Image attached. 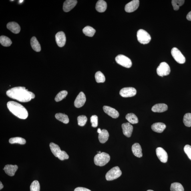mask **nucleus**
<instances>
[{
  "instance_id": "nucleus-1",
  "label": "nucleus",
  "mask_w": 191,
  "mask_h": 191,
  "mask_svg": "<svg viewBox=\"0 0 191 191\" xmlns=\"http://www.w3.org/2000/svg\"><path fill=\"white\" fill-rule=\"evenodd\" d=\"M8 96L22 102H28L35 98L34 93L24 87H17L9 89L7 92Z\"/></svg>"
},
{
  "instance_id": "nucleus-2",
  "label": "nucleus",
  "mask_w": 191,
  "mask_h": 191,
  "mask_svg": "<svg viewBox=\"0 0 191 191\" xmlns=\"http://www.w3.org/2000/svg\"><path fill=\"white\" fill-rule=\"evenodd\" d=\"M10 111L20 119H25L28 117V113L23 105L13 101H9L7 104Z\"/></svg>"
},
{
  "instance_id": "nucleus-3",
  "label": "nucleus",
  "mask_w": 191,
  "mask_h": 191,
  "mask_svg": "<svg viewBox=\"0 0 191 191\" xmlns=\"http://www.w3.org/2000/svg\"><path fill=\"white\" fill-rule=\"evenodd\" d=\"M50 150L54 156L58 158L61 160H64L65 159H68L69 156L66 152L64 151H62L60 147L55 143L51 142L50 144Z\"/></svg>"
},
{
  "instance_id": "nucleus-4",
  "label": "nucleus",
  "mask_w": 191,
  "mask_h": 191,
  "mask_svg": "<svg viewBox=\"0 0 191 191\" xmlns=\"http://www.w3.org/2000/svg\"><path fill=\"white\" fill-rule=\"evenodd\" d=\"M110 160V156L107 153L102 152L96 155L94 158V162L96 165L103 166L107 164Z\"/></svg>"
},
{
  "instance_id": "nucleus-5",
  "label": "nucleus",
  "mask_w": 191,
  "mask_h": 191,
  "mask_svg": "<svg viewBox=\"0 0 191 191\" xmlns=\"http://www.w3.org/2000/svg\"><path fill=\"white\" fill-rule=\"evenodd\" d=\"M137 35L138 41L142 44H147L151 41V38L150 35L144 30L139 29L137 31Z\"/></svg>"
},
{
  "instance_id": "nucleus-6",
  "label": "nucleus",
  "mask_w": 191,
  "mask_h": 191,
  "mask_svg": "<svg viewBox=\"0 0 191 191\" xmlns=\"http://www.w3.org/2000/svg\"><path fill=\"white\" fill-rule=\"evenodd\" d=\"M121 174L122 172L120 168L118 166H115L107 172L105 175V178L107 180H112L119 177Z\"/></svg>"
},
{
  "instance_id": "nucleus-7",
  "label": "nucleus",
  "mask_w": 191,
  "mask_h": 191,
  "mask_svg": "<svg viewBox=\"0 0 191 191\" xmlns=\"http://www.w3.org/2000/svg\"><path fill=\"white\" fill-rule=\"evenodd\" d=\"M115 61L122 66L130 68L132 65V62L128 57L122 55H119L115 58Z\"/></svg>"
},
{
  "instance_id": "nucleus-8",
  "label": "nucleus",
  "mask_w": 191,
  "mask_h": 191,
  "mask_svg": "<svg viewBox=\"0 0 191 191\" xmlns=\"http://www.w3.org/2000/svg\"><path fill=\"white\" fill-rule=\"evenodd\" d=\"M157 74L159 76L163 77L170 74L171 70L170 66L165 62L161 63L156 69Z\"/></svg>"
},
{
  "instance_id": "nucleus-9",
  "label": "nucleus",
  "mask_w": 191,
  "mask_h": 191,
  "mask_svg": "<svg viewBox=\"0 0 191 191\" xmlns=\"http://www.w3.org/2000/svg\"><path fill=\"white\" fill-rule=\"evenodd\" d=\"M172 56L177 62L180 64H183L186 62V58L179 50L174 47L171 51Z\"/></svg>"
},
{
  "instance_id": "nucleus-10",
  "label": "nucleus",
  "mask_w": 191,
  "mask_h": 191,
  "mask_svg": "<svg viewBox=\"0 0 191 191\" xmlns=\"http://www.w3.org/2000/svg\"><path fill=\"white\" fill-rule=\"evenodd\" d=\"M136 89L132 87H124L121 89L120 94L123 97H132L136 94Z\"/></svg>"
},
{
  "instance_id": "nucleus-11",
  "label": "nucleus",
  "mask_w": 191,
  "mask_h": 191,
  "mask_svg": "<svg viewBox=\"0 0 191 191\" xmlns=\"http://www.w3.org/2000/svg\"><path fill=\"white\" fill-rule=\"evenodd\" d=\"M140 1L139 0H134L125 5V9L127 13H132L136 11L139 6Z\"/></svg>"
},
{
  "instance_id": "nucleus-12",
  "label": "nucleus",
  "mask_w": 191,
  "mask_h": 191,
  "mask_svg": "<svg viewBox=\"0 0 191 191\" xmlns=\"http://www.w3.org/2000/svg\"><path fill=\"white\" fill-rule=\"evenodd\" d=\"M86 101V96L83 92H80L75 99L74 106L77 108H80L84 105Z\"/></svg>"
},
{
  "instance_id": "nucleus-13",
  "label": "nucleus",
  "mask_w": 191,
  "mask_h": 191,
  "mask_svg": "<svg viewBox=\"0 0 191 191\" xmlns=\"http://www.w3.org/2000/svg\"><path fill=\"white\" fill-rule=\"evenodd\" d=\"M156 154L158 158L162 162L166 163L168 159V155L166 151L161 147H158L156 150Z\"/></svg>"
},
{
  "instance_id": "nucleus-14",
  "label": "nucleus",
  "mask_w": 191,
  "mask_h": 191,
  "mask_svg": "<svg viewBox=\"0 0 191 191\" xmlns=\"http://www.w3.org/2000/svg\"><path fill=\"white\" fill-rule=\"evenodd\" d=\"M56 41L57 44L59 47L64 46L66 42V37L63 32H59L55 35Z\"/></svg>"
},
{
  "instance_id": "nucleus-15",
  "label": "nucleus",
  "mask_w": 191,
  "mask_h": 191,
  "mask_svg": "<svg viewBox=\"0 0 191 191\" xmlns=\"http://www.w3.org/2000/svg\"><path fill=\"white\" fill-rule=\"evenodd\" d=\"M103 109L105 113L113 118L116 119L119 117V114L118 111L112 107L104 106L103 107Z\"/></svg>"
},
{
  "instance_id": "nucleus-16",
  "label": "nucleus",
  "mask_w": 191,
  "mask_h": 191,
  "mask_svg": "<svg viewBox=\"0 0 191 191\" xmlns=\"http://www.w3.org/2000/svg\"><path fill=\"white\" fill-rule=\"evenodd\" d=\"M77 3L76 0H67L63 3V10L65 12H68L72 9Z\"/></svg>"
},
{
  "instance_id": "nucleus-17",
  "label": "nucleus",
  "mask_w": 191,
  "mask_h": 191,
  "mask_svg": "<svg viewBox=\"0 0 191 191\" xmlns=\"http://www.w3.org/2000/svg\"><path fill=\"white\" fill-rule=\"evenodd\" d=\"M123 134L127 137H130L132 135L133 127L129 123H124L122 125Z\"/></svg>"
},
{
  "instance_id": "nucleus-18",
  "label": "nucleus",
  "mask_w": 191,
  "mask_h": 191,
  "mask_svg": "<svg viewBox=\"0 0 191 191\" xmlns=\"http://www.w3.org/2000/svg\"><path fill=\"white\" fill-rule=\"evenodd\" d=\"M18 168V167L17 165H5L3 170H5L6 174L10 176H14L15 172Z\"/></svg>"
},
{
  "instance_id": "nucleus-19",
  "label": "nucleus",
  "mask_w": 191,
  "mask_h": 191,
  "mask_svg": "<svg viewBox=\"0 0 191 191\" xmlns=\"http://www.w3.org/2000/svg\"><path fill=\"white\" fill-rule=\"evenodd\" d=\"M7 28L14 33H19L21 30L20 27L17 23L15 22H11L7 24Z\"/></svg>"
},
{
  "instance_id": "nucleus-20",
  "label": "nucleus",
  "mask_w": 191,
  "mask_h": 191,
  "mask_svg": "<svg viewBox=\"0 0 191 191\" xmlns=\"http://www.w3.org/2000/svg\"><path fill=\"white\" fill-rule=\"evenodd\" d=\"M168 106L164 103H159L155 105L152 107V110L153 112L162 113L168 110Z\"/></svg>"
},
{
  "instance_id": "nucleus-21",
  "label": "nucleus",
  "mask_w": 191,
  "mask_h": 191,
  "mask_svg": "<svg viewBox=\"0 0 191 191\" xmlns=\"http://www.w3.org/2000/svg\"><path fill=\"white\" fill-rule=\"evenodd\" d=\"M132 150L133 154L135 156L139 158L142 156V149L139 143H135L132 145Z\"/></svg>"
},
{
  "instance_id": "nucleus-22",
  "label": "nucleus",
  "mask_w": 191,
  "mask_h": 191,
  "mask_svg": "<svg viewBox=\"0 0 191 191\" xmlns=\"http://www.w3.org/2000/svg\"><path fill=\"white\" fill-rule=\"evenodd\" d=\"M151 128L154 132L161 133L162 132L166 129V125L162 123H155L152 125Z\"/></svg>"
},
{
  "instance_id": "nucleus-23",
  "label": "nucleus",
  "mask_w": 191,
  "mask_h": 191,
  "mask_svg": "<svg viewBox=\"0 0 191 191\" xmlns=\"http://www.w3.org/2000/svg\"><path fill=\"white\" fill-rule=\"evenodd\" d=\"M107 8V4L105 1L99 0L98 1L96 5V9L99 13H103L106 11Z\"/></svg>"
},
{
  "instance_id": "nucleus-24",
  "label": "nucleus",
  "mask_w": 191,
  "mask_h": 191,
  "mask_svg": "<svg viewBox=\"0 0 191 191\" xmlns=\"http://www.w3.org/2000/svg\"><path fill=\"white\" fill-rule=\"evenodd\" d=\"M31 44L32 48L35 51L38 52L41 51V45L35 37H32L31 40Z\"/></svg>"
},
{
  "instance_id": "nucleus-25",
  "label": "nucleus",
  "mask_w": 191,
  "mask_h": 191,
  "mask_svg": "<svg viewBox=\"0 0 191 191\" xmlns=\"http://www.w3.org/2000/svg\"><path fill=\"white\" fill-rule=\"evenodd\" d=\"M109 137L108 131L105 129H103L102 132L99 135V139L100 143H104L108 141Z\"/></svg>"
},
{
  "instance_id": "nucleus-26",
  "label": "nucleus",
  "mask_w": 191,
  "mask_h": 191,
  "mask_svg": "<svg viewBox=\"0 0 191 191\" xmlns=\"http://www.w3.org/2000/svg\"><path fill=\"white\" fill-rule=\"evenodd\" d=\"M55 118L61 122L67 124L69 122V119L68 116L67 115L61 113H57L55 115Z\"/></svg>"
},
{
  "instance_id": "nucleus-27",
  "label": "nucleus",
  "mask_w": 191,
  "mask_h": 191,
  "mask_svg": "<svg viewBox=\"0 0 191 191\" xmlns=\"http://www.w3.org/2000/svg\"><path fill=\"white\" fill-rule=\"evenodd\" d=\"M126 119L129 123L132 124H136L138 122V118L134 113H131L127 114Z\"/></svg>"
},
{
  "instance_id": "nucleus-28",
  "label": "nucleus",
  "mask_w": 191,
  "mask_h": 191,
  "mask_svg": "<svg viewBox=\"0 0 191 191\" xmlns=\"http://www.w3.org/2000/svg\"><path fill=\"white\" fill-rule=\"evenodd\" d=\"M83 33L87 36L92 37L95 35L96 30L92 27L89 26H87L83 29Z\"/></svg>"
},
{
  "instance_id": "nucleus-29",
  "label": "nucleus",
  "mask_w": 191,
  "mask_h": 191,
  "mask_svg": "<svg viewBox=\"0 0 191 191\" xmlns=\"http://www.w3.org/2000/svg\"><path fill=\"white\" fill-rule=\"evenodd\" d=\"M0 43L4 47H8L11 45L12 42L8 37L2 35L0 37Z\"/></svg>"
},
{
  "instance_id": "nucleus-30",
  "label": "nucleus",
  "mask_w": 191,
  "mask_h": 191,
  "mask_svg": "<svg viewBox=\"0 0 191 191\" xmlns=\"http://www.w3.org/2000/svg\"><path fill=\"white\" fill-rule=\"evenodd\" d=\"M9 142L11 144L18 143L20 144H25L26 143V141L25 139L21 138V137H16L10 138Z\"/></svg>"
},
{
  "instance_id": "nucleus-31",
  "label": "nucleus",
  "mask_w": 191,
  "mask_h": 191,
  "mask_svg": "<svg viewBox=\"0 0 191 191\" xmlns=\"http://www.w3.org/2000/svg\"><path fill=\"white\" fill-rule=\"evenodd\" d=\"M171 191H184V188L180 183L175 182L171 184Z\"/></svg>"
},
{
  "instance_id": "nucleus-32",
  "label": "nucleus",
  "mask_w": 191,
  "mask_h": 191,
  "mask_svg": "<svg viewBox=\"0 0 191 191\" xmlns=\"http://www.w3.org/2000/svg\"><path fill=\"white\" fill-rule=\"evenodd\" d=\"M184 2V0H173L172 4L174 11H178L180 7L183 5Z\"/></svg>"
},
{
  "instance_id": "nucleus-33",
  "label": "nucleus",
  "mask_w": 191,
  "mask_h": 191,
  "mask_svg": "<svg viewBox=\"0 0 191 191\" xmlns=\"http://www.w3.org/2000/svg\"><path fill=\"white\" fill-rule=\"evenodd\" d=\"M95 77L96 82L98 83L105 82V77L104 74L100 71H97L95 74Z\"/></svg>"
},
{
  "instance_id": "nucleus-34",
  "label": "nucleus",
  "mask_w": 191,
  "mask_h": 191,
  "mask_svg": "<svg viewBox=\"0 0 191 191\" xmlns=\"http://www.w3.org/2000/svg\"><path fill=\"white\" fill-rule=\"evenodd\" d=\"M183 122L185 126L188 127L191 126V113H188L185 114Z\"/></svg>"
},
{
  "instance_id": "nucleus-35",
  "label": "nucleus",
  "mask_w": 191,
  "mask_h": 191,
  "mask_svg": "<svg viewBox=\"0 0 191 191\" xmlns=\"http://www.w3.org/2000/svg\"><path fill=\"white\" fill-rule=\"evenodd\" d=\"M68 94L67 91L63 90L59 92L55 98V100L57 102L62 100L64 99L66 97Z\"/></svg>"
},
{
  "instance_id": "nucleus-36",
  "label": "nucleus",
  "mask_w": 191,
  "mask_h": 191,
  "mask_svg": "<svg viewBox=\"0 0 191 191\" xmlns=\"http://www.w3.org/2000/svg\"><path fill=\"white\" fill-rule=\"evenodd\" d=\"M77 119L78 124L81 126H84L86 124L87 120L86 117L83 115L79 116L77 117Z\"/></svg>"
},
{
  "instance_id": "nucleus-37",
  "label": "nucleus",
  "mask_w": 191,
  "mask_h": 191,
  "mask_svg": "<svg viewBox=\"0 0 191 191\" xmlns=\"http://www.w3.org/2000/svg\"><path fill=\"white\" fill-rule=\"evenodd\" d=\"M40 185L38 181L35 180L32 182L30 186V191H40Z\"/></svg>"
},
{
  "instance_id": "nucleus-38",
  "label": "nucleus",
  "mask_w": 191,
  "mask_h": 191,
  "mask_svg": "<svg viewBox=\"0 0 191 191\" xmlns=\"http://www.w3.org/2000/svg\"><path fill=\"white\" fill-rule=\"evenodd\" d=\"M90 121L92 124V126L93 127H96L98 125V117L96 115H92L91 117Z\"/></svg>"
},
{
  "instance_id": "nucleus-39",
  "label": "nucleus",
  "mask_w": 191,
  "mask_h": 191,
  "mask_svg": "<svg viewBox=\"0 0 191 191\" xmlns=\"http://www.w3.org/2000/svg\"><path fill=\"white\" fill-rule=\"evenodd\" d=\"M184 150L189 158L191 160V146L189 145H186L184 147Z\"/></svg>"
},
{
  "instance_id": "nucleus-40",
  "label": "nucleus",
  "mask_w": 191,
  "mask_h": 191,
  "mask_svg": "<svg viewBox=\"0 0 191 191\" xmlns=\"http://www.w3.org/2000/svg\"><path fill=\"white\" fill-rule=\"evenodd\" d=\"M74 191H91L89 189H87L83 187H79L75 189Z\"/></svg>"
},
{
  "instance_id": "nucleus-41",
  "label": "nucleus",
  "mask_w": 191,
  "mask_h": 191,
  "mask_svg": "<svg viewBox=\"0 0 191 191\" xmlns=\"http://www.w3.org/2000/svg\"><path fill=\"white\" fill-rule=\"evenodd\" d=\"M186 19L189 21H191V11L186 16Z\"/></svg>"
},
{
  "instance_id": "nucleus-42",
  "label": "nucleus",
  "mask_w": 191,
  "mask_h": 191,
  "mask_svg": "<svg viewBox=\"0 0 191 191\" xmlns=\"http://www.w3.org/2000/svg\"><path fill=\"white\" fill-rule=\"evenodd\" d=\"M4 186L1 182H0V190L2 189L3 188Z\"/></svg>"
},
{
  "instance_id": "nucleus-43",
  "label": "nucleus",
  "mask_w": 191,
  "mask_h": 191,
  "mask_svg": "<svg viewBox=\"0 0 191 191\" xmlns=\"http://www.w3.org/2000/svg\"><path fill=\"white\" fill-rule=\"evenodd\" d=\"M102 130H101V129L100 128H99L98 130H97V132L99 133V134H100L101 132H102Z\"/></svg>"
},
{
  "instance_id": "nucleus-44",
  "label": "nucleus",
  "mask_w": 191,
  "mask_h": 191,
  "mask_svg": "<svg viewBox=\"0 0 191 191\" xmlns=\"http://www.w3.org/2000/svg\"><path fill=\"white\" fill-rule=\"evenodd\" d=\"M23 1H19V2H20V3L23 2Z\"/></svg>"
},
{
  "instance_id": "nucleus-45",
  "label": "nucleus",
  "mask_w": 191,
  "mask_h": 191,
  "mask_svg": "<svg viewBox=\"0 0 191 191\" xmlns=\"http://www.w3.org/2000/svg\"><path fill=\"white\" fill-rule=\"evenodd\" d=\"M147 191H153V190H147Z\"/></svg>"
},
{
  "instance_id": "nucleus-46",
  "label": "nucleus",
  "mask_w": 191,
  "mask_h": 191,
  "mask_svg": "<svg viewBox=\"0 0 191 191\" xmlns=\"http://www.w3.org/2000/svg\"><path fill=\"white\" fill-rule=\"evenodd\" d=\"M98 153H99V154H100V153H101V151H99V152H98Z\"/></svg>"
}]
</instances>
